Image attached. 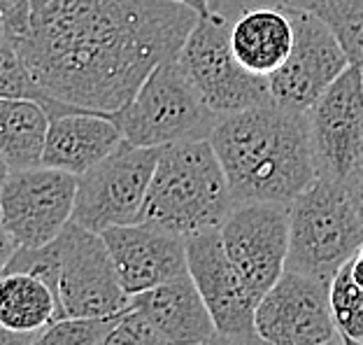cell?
<instances>
[{
    "instance_id": "1",
    "label": "cell",
    "mask_w": 363,
    "mask_h": 345,
    "mask_svg": "<svg viewBox=\"0 0 363 345\" xmlns=\"http://www.w3.org/2000/svg\"><path fill=\"white\" fill-rule=\"evenodd\" d=\"M198 16L175 0H49L14 43L43 103L114 114L177 59Z\"/></svg>"
},
{
    "instance_id": "2",
    "label": "cell",
    "mask_w": 363,
    "mask_h": 345,
    "mask_svg": "<svg viewBox=\"0 0 363 345\" xmlns=\"http://www.w3.org/2000/svg\"><path fill=\"white\" fill-rule=\"evenodd\" d=\"M210 143L235 203L291 205L319 177L308 112L268 103L224 114Z\"/></svg>"
},
{
    "instance_id": "3",
    "label": "cell",
    "mask_w": 363,
    "mask_h": 345,
    "mask_svg": "<svg viewBox=\"0 0 363 345\" xmlns=\"http://www.w3.org/2000/svg\"><path fill=\"white\" fill-rule=\"evenodd\" d=\"M226 172L210 138L161 147L140 221L194 236L219 229L233 210Z\"/></svg>"
},
{
    "instance_id": "4",
    "label": "cell",
    "mask_w": 363,
    "mask_h": 345,
    "mask_svg": "<svg viewBox=\"0 0 363 345\" xmlns=\"http://www.w3.org/2000/svg\"><path fill=\"white\" fill-rule=\"evenodd\" d=\"M361 243L363 221L345 185L317 177L289 205V270L331 283Z\"/></svg>"
},
{
    "instance_id": "5",
    "label": "cell",
    "mask_w": 363,
    "mask_h": 345,
    "mask_svg": "<svg viewBox=\"0 0 363 345\" xmlns=\"http://www.w3.org/2000/svg\"><path fill=\"white\" fill-rule=\"evenodd\" d=\"M110 117L128 143L166 147L210 138L219 114L208 108L179 59H168L156 65L135 96Z\"/></svg>"
},
{
    "instance_id": "6",
    "label": "cell",
    "mask_w": 363,
    "mask_h": 345,
    "mask_svg": "<svg viewBox=\"0 0 363 345\" xmlns=\"http://www.w3.org/2000/svg\"><path fill=\"white\" fill-rule=\"evenodd\" d=\"M177 59L208 108L219 117L275 103L268 77L247 70L235 59L230 21L214 7L198 16Z\"/></svg>"
},
{
    "instance_id": "7",
    "label": "cell",
    "mask_w": 363,
    "mask_h": 345,
    "mask_svg": "<svg viewBox=\"0 0 363 345\" xmlns=\"http://www.w3.org/2000/svg\"><path fill=\"white\" fill-rule=\"evenodd\" d=\"M49 248L63 317H117L128 308L130 297L101 234L70 221Z\"/></svg>"
},
{
    "instance_id": "8",
    "label": "cell",
    "mask_w": 363,
    "mask_h": 345,
    "mask_svg": "<svg viewBox=\"0 0 363 345\" xmlns=\"http://www.w3.org/2000/svg\"><path fill=\"white\" fill-rule=\"evenodd\" d=\"M159 152L161 147H140L123 138L117 150L77 177L72 221L96 234L140 221Z\"/></svg>"
},
{
    "instance_id": "9",
    "label": "cell",
    "mask_w": 363,
    "mask_h": 345,
    "mask_svg": "<svg viewBox=\"0 0 363 345\" xmlns=\"http://www.w3.org/2000/svg\"><path fill=\"white\" fill-rule=\"evenodd\" d=\"M77 175L49 166L10 170L0 189L3 224L19 248H43L72 221Z\"/></svg>"
},
{
    "instance_id": "10",
    "label": "cell",
    "mask_w": 363,
    "mask_h": 345,
    "mask_svg": "<svg viewBox=\"0 0 363 345\" xmlns=\"http://www.w3.org/2000/svg\"><path fill=\"white\" fill-rule=\"evenodd\" d=\"M319 177L354 187L363 175V72L350 65L308 110Z\"/></svg>"
},
{
    "instance_id": "11",
    "label": "cell",
    "mask_w": 363,
    "mask_h": 345,
    "mask_svg": "<svg viewBox=\"0 0 363 345\" xmlns=\"http://www.w3.org/2000/svg\"><path fill=\"white\" fill-rule=\"evenodd\" d=\"M219 234L252 301L259 303L286 270L289 205L235 203Z\"/></svg>"
},
{
    "instance_id": "12",
    "label": "cell",
    "mask_w": 363,
    "mask_h": 345,
    "mask_svg": "<svg viewBox=\"0 0 363 345\" xmlns=\"http://www.w3.org/2000/svg\"><path fill=\"white\" fill-rule=\"evenodd\" d=\"M282 5V3H279ZM294 19L296 38L289 59L268 77L272 101L286 110L308 112L321 94L350 68L340 43L317 14L284 5Z\"/></svg>"
},
{
    "instance_id": "13",
    "label": "cell",
    "mask_w": 363,
    "mask_h": 345,
    "mask_svg": "<svg viewBox=\"0 0 363 345\" xmlns=\"http://www.w3.org/2000/svg\"><path fill=\"white\" fill-rule=\"evenodd\" d=\"M328 287V280L286 268L254 308L257 334L270 345H321L331 341L337 329Z\"/></svg>"
},
{
    "instance_id": "14",
    "label": "cell",
    "mask_w": 363,
    "mask_h": 345,
    "mask_svg": "<svg viewBox=\"0 0 363 345\" xmlns=\"http://www.w3.org/2000/svg\"><path fill=\"white\" fill-rule=\"evenodd\" d=\"M186 264L217 327V334L252 336L254 308L250 292L228 259L219 229L186 236Z\"/></svg>"
},
{
    "instance_id": "15",
    "label": "cell",
    "mask_w": 363,
    "mask_h": 345,
    "mask_svg": "<svg viewBox=\"0 0 363 345\" xmlns=\"http://www.w3.org/2000/svg\"><path fill=\"white\" fill-rule=\"evenodd\" d=\"M128 297L189 273L186 236L135 221L101 234Z\"/></svg>"
},
{
    "instance_id": "16",
    "label": "cell",
    "mask_w": 363,
    "mask_h": 345,
    "mask_svg": "<svg viewBox=\"0 0 363 345\" xmlns=\"http://www.w3.org/2000/svg\"><path fill=\"white\" fill-rule=\"evenodd\" d=\"M49 128L43 152V166L59 168L72 175H84L123 141L121 131L110 114L70 108L47 101Z\"/></svg>"
},
{
    "instance_id": "17",
    "label": "cell",
    "mask_w": 363,
    "mask_h": 345,
    "mask_svg": "<svg viewBox=\"0 0 363 345\" xmlns=\"http://www.w3.org/2000/svg\"><path fill=\"white\" fill-rule=\"evenodd\" d=\"M128 308L145 315L172 345H203L217 334L191 273L133 294Z\"/></svg>"
},
{
    "instance_id": "18",
    "label": "cell",
    "mask_w": 363,
    "mask_h": 345,
    "mask_svg": "<svg viewBox=\"0 0 363 345\" xmlns=\"http://www.w3.org/2000/svg\"><path fill=\"white\" fill-rule=\"evenodd\" d=\"M296 28L284 5L250 7L230 21V47L247 70L270 77L289 59Z\"/></svg>"
},
{
    "instance_id": "19",
    "label": "cell",
    "mask_w": 363,
    "mask_h": 345,
    "mask_svg": "<svg viewBox=\"0 0 363 345\" xmlns=\"http://www.w3.org/2000/svg\"><path fill=\"white\" fill-rule=\"evenodd\" d=\"M56 319H63V308L47 280L10 266L0 273V329L5 334L33 343Z\"/></svg>"
},
{
    "instance_id": "20",
    "label": "cell",
    "mask_w": 363,
    "mask_h": 345,
    "mask_svg": "<svg viewBox=\"0 0 363 345\" xmlns=\"http://www.w3.org/2000/svg\"><path fill=\"white\" fill-rule=\"evenodd\" d=\"M49 112L38 98H0V154L12 170L43 163Z\"/></svg>"
},
{
    "instance_id": "21",
    "label": "cell",
    "mask_w": 363,
    "mask_h": 345,
    "mask_svg": "<svg viewBox=\"0 0 363 345\" xmlns=\"http://www.w3.org/2000/svg\"><path fill=\"white\" fill-rule=\"evenodd\" d=\"M317 14L340 43L350 65L363 68V0H279Z\"/></svg>"
},
{
    "instance_id": "22",
    "label": "cell",
    "mask_w": 363,
    "mask_h": 345,
    "mask_svg": "<svg viewBox=\"0 0 363 345\" xmlns=\"http://www.w3.org/2000/svg\"><path fill=\"white\" fill-rule=\"evenodd\" d=\"M335 329L347 341H363V287L352 270V259L335 270L328 287Z\"/></svg>"
},
{
    "instance_id": "23",
    "label": "cell",
    "mask_w": 363,
    "mask_h": 345,
    "mask_svg": "<svg viewBox=\"0 0 363 345\" xmlns=\"http://www.w3.org/2000/svg\"><path fill=\"white\" fill-rule=\"evenodd\" d=\"M117 317H63L49 324L30 345H101Z\"/></svg>"
},
{
    "instance_id": "24",
    "label": "cell",
    "mask_w": 363,
    "mask_h": 345,
    "mask_svg": "<svg viewBox=\"0 0 363 345\" xmlns=\"http://www.w3.org/2000/svg\"><path fill=\"white\" fill-rule=\"evenodd\" d=\"M101 345H172V343L145 315H140L133 308H126L123 313L117 315V319L107 329Z\"/></svg>"
},
{
    "instance_id": "25",
    "label": "cell",
    "mask_w": 363,
    "mask_h": 345,
    "mask_svg": "<svg viewBox=\"0 0 363 345\" xmlns=\"http://www.w3.org/2000/svg\"><path fill=\"white\" fill-rule=\"evenodd\" d=\"M30 14L33 0H0V19L12 38H19L28 31Z\"/></svg>"
},
{
    "instance_id": "26",
    "label": "cell",
    "mask_w": 363,
    "mask_h": 345,
    "mask_svg": "<svg viewBox=\"0 0 363 345\" xmlns=\"http://www.w3.org/2000/svg\"><path fill=\"white\" fill-rule=\"evenodd\" d=\"M19 250V245L14 243V238L10 236V231L3 224V215H0V273L7 268V264L12 261L14 252Z\"/></svg>"
},
{
    "instance_id": "27",
    "label": "cell",
    "mask_w": 363,
    "mask_h": 345,
    "mask_svg": "<svg viewBox=\"0 0 363 345\" xmlns=\"http://www.w3.org/2000/svg\"><path fill=\"white\" fill-rule=\"evenodd\" d=\"M203 345H270L261 339L259 334H252V336H226V334H214L208 343Z\"/></svg>"
},
{
    "instance_id": "28",
    "label": "cell",
    "mask_w": 363,
    "mask_h": 345,
    "mask_svg": "<svg viewBox=\"0 0 363 345\" xmlns=\"http://www.w3.org/2000/svg\"><path fill=\"white\" fill-rule=\"evenodd\" d=\"M350 194H352V201H354V208H357L359 217L363 221V175L357 180V185L350 187Z\"/></svg>"
},
{
    "instance_id": "29",
    "label": "cell",
    "mask_w": 363,
    "mask_h": 345,
    "mask_svg": "<svg viewBox=\"0 0 363 345\" xmlns=\"http://www.w3.org/2000/svg\"><path fill=\"white\" fill-rule=\"evenodd\" d=\"M175 3L191 7V10H196L198 14H208L212 10V0H175Z\"/></svg>"
},
{
    "instance_id": "30",
    "label": "cell",
    "mask_w": 363,
    "mask_h": 345,
    "mask_svg": "<svg viewBox=\"0 0 363 345\" xmlns=\"http://www.w3.org/2000/svg\"><path fill=\"white\" fill-rule=\"evenodd\" d=\"M352 270H354V278H357V283L363 287V252L361 250L352 257Z\"/></svg>"
},
{
    "instance_id": "31",
    "label": "cell",
    "mask_w": 363,
    "mask_h": 345,
    "mask_svg": "<svg viewBox=\"0 0 363 345\" xmlns=\"http://www.w3.org/2000/svg\"><path fill=\"white\" fill-rule=\"evenodd\" d=\"M10 166H7V161L3 159V154H0V189H3V185H5V180H7V175H10Z\"/></svg>"
},
{
    "instance_id": "32",
    "label": "cell",
    "mask_w": 363,
    "mask_h": 345,
    "mask_svg": "<svg viewBox=\"0 0 363 345\" xmlns=\"http://www.w3.org/2000/svg\"><path fill=\"white\" fill-rule=\"evenodd\" d=\"M321 345H345V341H342V336L337 334V336H333L331 341H326V343H321Z\"/></svg>"
},
{
    "instance_id": "33",
    "label": "cell",
    "mask_w": 363,
    "mask_h": 345,
    "mask_svg": "<svg viewBox=\"0 0 363 345\" xmlns=\"http://www.w3.org/2000/svg\"><path fill=\"white\" fill-rule=\"evenodd\" d=\"M45 3H49V0H33V10H35V7H43Z\"/></svg>"
},
{
    "instance_id": "34",
    "label": "cell",
    "mask_w": 363,
    "mask_h": 345,
    "mask_svg": "<svg viewBox=\"0 0 363 345\" xmlns=\"http://www.w3.org/2000/svg\"><path fill=\"white\" fill-rule=\"evenodd\" d=\"M345 345H363V341H347V339H342Z\"/></svg>"
},
{
    "instance_id": "35",
    "label": "cell",
    "mask_w": 363,
    "mask_h": 345,
    "mask_svg": "<svg viewBox=\"0 0 363 345\" xmlns=\"http://www.w3.org/2000/svg\"><path fill=\"white\" fill-rule=\"evenodd\" d=\"M5 31V23H3V19H0V33H3Z\"/></svg>"
},
{
    "instance_id": "36",
    "label": "cell",
    "mask_w": 363,
    "mask_h": 345,
    "mask_svg": "<svg viewBox=\"0 0 363 345\" xmlns=\"http://www.w3.org/2000/svg\"><path fill=\"white\" fill-rule=\"evenodd\" d=\"M361 72H363V68H361Z\"/></svg>"
}]
</instances>
